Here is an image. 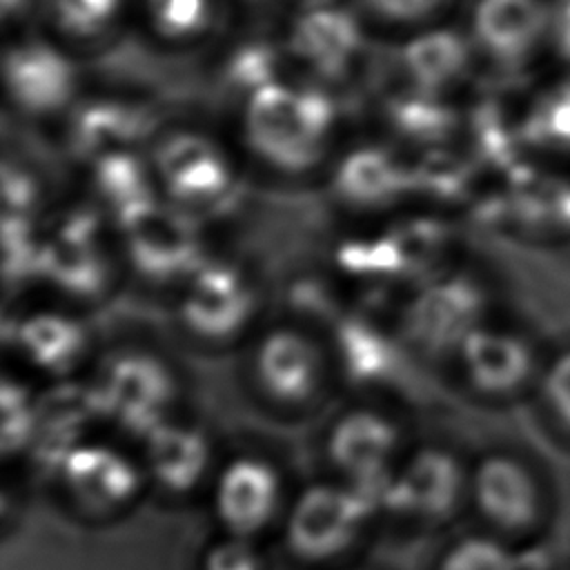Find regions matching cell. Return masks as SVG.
Wrapping results in <instances>:
<instances>
[{
	"label": "cell",
	"instance_id": "obj_1",
	"mask_svg": "<svg viewBox=\"0 0 570 570\" xmlns=\"http://www.w3.org/2000/svg\"><path fill=\"white\" fill-rule=\"evenodd\" d=\"M332 116L325 96L269 82L249 100L245 136L267 167L294 176L321 160Z\"/></svg>",
	"mask_w": 570,
	"mask_h": 570
},
{
	"label": "cell",
	"instance_id": "obj_2",
	"mask_svg": "<svg viewBox=\"0 0 570 570\" xmlns=\"http://www.w3.org/2000/svg\"><path fill=\"white\" fill-rule=\"evenodd\" d=\"M379 517L374 499L336 481H316L292 494L281 530L285 548L305 563L350 554Z\"/></svg>",
	"mask_w": 570,
	"mask_h": 570
},
{
	"label": "cell",
	"instance_id": "obj_3",
	"mask_svg": "<svg viewBox=\"0 0 570 570\" xmlns=\"http://www.w3.org/2000/svg\"><path fill=\"white\" fill-rule=\"evenodd\" d=\"M247 374L252 390L267 405L287 414L316 405L334 379L327 345L301 323L263 330L249 347Z\"/></svg>",
	"mask_w": 570,
	"mask_h": 570
},
{
	"label": "cell",
	"instance_id": "obj_4",
	"mask_svg": "<svg viewBox=\"0 0 570 570\" xmlns=\"http://www.w3.org/2000/svg\"><path fill=\"white\" fill-rule=\"evenodd\" d=\"M89 390L100 421L138 441L171 419L178 401L174 367L147 350L114 354L98 370Z\"/></svg>",
	"mask_w": 570,
	"mask_h": 570
},
{
	"label": "cell",
	"instance_id": "obj_5",
	"mask_svg": "<svg viewBox=\"0 0 570 570\" xmlns=\"http://www.w3.org/2000/svg\"><path fill=\"white\" fill-rule=\"evenodd\" d=\"M468 508L485 532L508 543L539 532L550 512V497L534 465L517 452L494 450L470 465Z\"/></svg>",
	"mask_w": 570,
	"mask_h": 570
},
{
	"label": "cell",
	"instance_id": "obj_6",
	"mask_svg": "<svg viewBox=\"0 0 570 570\" xmlns=\"http://www.w3.org/2000/svg\"><path fill=\"white\" fill-rule=\"evenodd\" d=\"M470 465L443 445H421L407 452L392 474L379 517L410 528L434 530L454 521L468 508Z\"/></svg>",
	"mask_w": 570,
	"mask_h": 570
},
{
	"label": "cell",
	"instance_id": "obj_7",
	"mask_svg": "<svg viewBox=\"0 0 570 570\" xmlns=\"http://www.w3.org/2000/svg\"><path fill=\"white\" fill-rule=\"evenodd\" d=\"M323 454L332 470V479L381 501L392 474L401 465L403 432L392 414L372 403H358L327 425L323 436Z\"/></svg>",
	"mask_w": 570,
	"mask_h": 570
},
{
	"label": "cell",
	"instance_id": "obj_8",
	"mask_svg": "<svg viewBox=\"0 0 570 570\" xmlns=\"http://www.w3.org/2000/svg\"><path fill=\"white\" fill-rule=\"evenodd\" d=\"M258 307V289L249 274L225 261H205L180 287L176 316L191 343L220 350L247 336Z\"/></svg>",
	"mask_w": 570,
	"mask_h": 570
},
{
	"label": "cell",
	"instance_id": "obj_9",
	"mask_svg": "<svg viewBox=\"0 0 570 570\" xmlns=\"http://www.w3.org/2000/svg\"><path fill=\"white\" fill-rule=\"evenodd\" d=\"M120 249L105 236L102 223L91 212H73L60 218L40 240L36 272L49 285L78 303H94L111 292Z\"/></svg>",
	"mask_w": 570,
	"mask_h": 570
},
{
	"label": "cell",
	"instance_id": "obj_10",
	"mask_svg": "<svg viewBox=\"0 0 570 570\" xmlns=\"http://www.w3.org/2000/svg\"><path fill=\"white\" fill-rule=\"evenodd\" d=\"M149 165L163 200L196 220L229 205L238 185L227 154L214 140L194 131L163 138Z\"/></svg>",
	"mask_w": 570,
	"mask_h": 570
},
{
	"label": "cell",
	"instance_id": "obj_11",
	"mask_svg": "<svg viewBox=\"0 0 570 570\" xmlns=\"http://www.w3.org/2000/svg\"><path fill=\"white\" fill-rule=\"evenodd\" d=\"M120 256L129 272L160 287H183L205 263L198 220L156 200L120 225Z\"/></svg>",
	"mask_w": 570,
	"mask_h": 570
},
{
	"label": "cell",
	"instance_id": "obj_12",
	"mask_svg": "<svg viewBox=\"0 0 570 570\" xmlns=\"http://www.w3.org/2000/svg\"><path fill=\"white\" fill-rule=\"evenodd\" d=\"M56 476L67 503L94 519L122 514L149 488L140 456L96 436L71 448L56 463Z\"/></svg>",
	"mask_w": 570,
	"mask_h": 570
},
{
	"label": "cell",
	"instance_id": "obj_13",
	"mask_svg": "<svg viewBox=\"0 0 570 570\" xmlns=\"http://www.w3.org/2000/svg\"><path fill=\"white\" fill-rule=\"evenodd\" d=\"M334 379L361 396H390L407 387L410 345L399 327L367 316H343L330 327Z\"/></svg>",
	"mask_w": 570,
	"mask_h": 570
},
{
	"label": "cell",
	"instance_id": "obj_14",
	"mask_svg": "<svg viewBox=\"0 0 570 570\" xmlns=\"http://www.w3.org/2000/svg\"><path fill=\"white\" fill-rule=\"evenodd\" d=\"M483 294L461 274H439L414 287L401 312L399 332L423 356H454L483 325Z\"/></svg>",
	"mask_w": 570,
	"mask_h": 570
},
{
	"label": "cell",
	"instance_id": "obj_15",
	"mask_svg": "<svg viewBox=\"0 0 570 570\" xmlns=\"http://www.w3.org/2000/svg\"><path fill=\"white\" fill-rule=\"evenodd\" d=\"M289 499L278 465L254 452L227 459L212 481V510L223 534L256 541L283 523Z\"/></svg>",
	"mask_w": 570,
	"mask_h": 570
},
{
	"label": "cell",
	"instance_id": "obj_16",
	"mask_svg": "<svg viewBox=\"0 0 570 570\" xmlns=\"http://www.w3.org/2000/svg\"><path fill=\"white\" fill-rule=\"evenodd\" d=\"M470 392L488 401L514 399L537 385L541 363L525 336L483 323L454 354Z\"/></svg>",
	"mask_w": 570,
	"mask_h": 570
},
{
	"label": "cell",
	"instance_id": "obj_17",
	"mask_svg": "<svg viewBox=\"0 0 570 570\" xmlns=\"http://www.w3.org/2000/svg\"><path fill=\"white\" fill-rule=\"evenodd\" d=\"M140 463L147 485L169 499H183L212 485L218 470L209 436L174 416L140 441Z\"/></svg>",
	"mask_w": 570,
	"mask_h": 570
},
{
	"label": "cell",
	"instance_id": "obj_18",
	"mask_svg": "<svg viewBox=\"0 0 570 570\" xmlns=\"http://www.w3.org/2000/svg\"><path fill=\"white\" fill-rule=\"evenodd\" d=\"M474 36L505 71H523L550 53V0H479Z\"/></svg>",
	"mask_w": 570,
	"mask_h": 570
},
{
	"label": "cell",
	"instance_id": "obj_19",
	"mask_svg": "<svg viewBox=\"0 0 570 570\" xmlns=\"http://www.w3.org/2000/svg\"><path fill=\"white\" fill-rule=\"evenodd\" d=\"M338 205L358 214H381L403 203L412 191V167L387 149L358 147L341 158L330 178Z\"/></svg>",
	"mask_w": 570,
	"mask_h": 570
},
{
	"label": "cell",
	"instance_id": "obj_20",
	"mask_svg": "<svg viewBox=\"0 0 570 570\" xmlns=\"http://www.w3.org/2000/svg\"><path fill=\"white\" fill-rule=\"evenodd\" d=\"M91 336L87 325L65 309H38L13 327L18 358L51 379L73 374L89 356Z\"/></svg>",
	"mask_w": 570,
	"mask_h": 570
},
{
	"label": "cell",
	"instance_id": "obj_21",
	"mask_svg": "<svg viewBox=\"0 0 570 570\" xmlns=\"http://www.w3.org/2000/svg\"><path fill=\"white\" fill-rule=\"evenodd\" d=\"M7 85L13 100L31 114L62 107L73 91L71 65L47 47L18 49L7 58Z\"/></svg>",
	"mask_w": 570,
	"mask_h": 570
},
{
	"label": "cell",
	"instance_id": "obj_22",
	"mask_svg": "<svg viewBox=\"0 0 570 570\" xmlns=\"http://www.w3.org/2000/svg\"><path fill=\"white\" fill-rule=\"evenodd\" d=\"M89 185L96 203L120 225L160 196L151 165L131 151H116L94 160Z\"/></svg>",
	"mask_w": 570,
	"mask_h": 570
},
{
	"label": "cell",
	"instance_id": "obj_23",
	"mask_svg": "<svg viewBox=\"0 0 570 570\" xmlns=\"http://www.w3.org/2000/svg\"><path fill=\"white\" fill-rule=\"evenodd\" d=\"M396 278L414 281L421 285L443 272V258L448 254V236L436 220L410 218L399 220L385 229Z\"/></svg>",
	"mask_w": 570,
	"mask_h": 570
},
{
	"label": "cell",
	"instance_id": "obj_24",
	"mask_svg": "<svg viewBox=\"0 0 570 570\" xmlns=\"http://www.w3.org/2000/svg\"><path fill=\"white\" fill-rule=\"evenodd\" d=\"M358 40L354 22L338 11H314L294 31L292 45L298 56L323 73H338Z\"/></svg>",
	"mask_w": 570,
	"mask_h": 570
},
{
	"label": "cell",
	"instance_id": "obj_25",
	"mask_svg": "<svg viewBox=\"0 0 570 570\" xmlns=\"http://www.w3.org/2000/svg\"><path fill=\"white\" fill-rule=\"evenodd\" d=\"M521 134L534 147L550 151H570V76L563 73L530 100Z\"/></svg>",
	"mask_w": 570,
	"mask_h": 570
},
{
	"label": "cell",
	"instance_id": "obj_26",
	"mask_svg": "<svg viewBox=\"0 0 570 570\" xmlns=\"http://www.w3.org/2000/svg\"><path fill=\"white\" fill-rule=\"evenodd\" d=\"M407 71L421 89H439L463 73L468 65L465 42L450 31H434L416 38L403 53Z\"/></svg>",
	"mask_w": 570,
	"mask_h": 570
},
{
	"label": "cell",
	"instance_id": "obj_27",
	"mask_svg": "<svg viewBox=\"0 0 570 570\" xmlns=\"http://www.w3.org/2000/svg\"><path fill=\"white\" fill-rule=\"evenodd\" d=\"M145 127L147 122L138 111L107 105L94 107L80 118L76 145L82 154L98 160L116 151H131L129 145L145 131Z\"/></svg>",
	"mask_w": 570,
	"mask_h": 570
},
{
	"label": "cell",
	"instance_id": "obj_28",
	"mask_svg": "<svg viewBox=\"0 0 570 570\" xmlns=\"http://www.w3.org/2000/svg\"><path fill=\"white\" fill-rule=\"evenodd\" d=\"M436 570H519L512 543L488 532L468 534L452 543Z\"/></svg>",
	"mask_w": 570,
	"mask_h": 570
},
{
	"label": "cell",
	"instance_id": "obj_29",
	"mask_svg": "<svg viewBox=\"0 0 570 570\" xmlns=\"http://www.w3.org/2000/svg\"><path fill=\"white\" fill-rule=\"evenodd\" d=\"M40 421V401L31 394L24 383L4 379L2 385V445L9 454L11 450H22L36 441Z\"/></svg>",
	"mask_w": 570,
	"mask_h": 570
},
{
	"label": "cell",
	"instance_id": "obj_30",
	"mask_svg": "<svg viewBox=\"0 0 570 570\" xmlns=\"http://www.w3.org/2000/svg\"><path fill=\"white\" fill-rule=\"evenodd\" d=\"M534 390L552 423L570 436V347L541 365Z\"/></svg>",
	"mask_w": 570,
	"mask_h": 570
},
{
	"label": "cell",
	"instance_id": "obj_31",
	"mask_svg": "<svg viewBox=\"0 0 570 570\" xmlns=\"http://www.w3.org/2000/svg\"><path fill=\"white\" fill-rule=\"evenodd\" d=\"M396 129L416 140H439L452 127V114L430 100L403 98L392 105Z\"/></svg>",
	"mask_w": 570,
	"mask_h": 570
},
{
	"label": "cell",
	"instance_id": "obj_32",
	"mask_svg": "<svg viewBox=\"0 0 570 570\" xmlns=\"http://www.w3.org/2000/svg\"><path fill=\"white\" fill-rule=\"evenodd\" d=\"M200 570H265V561L254 539L223 534L205 550Z\"/></svg>",
	"mask_w": 570,
	"mask_h": 570
},
{
	"label": "cell",
	"instance_id": "obj_33",
	"mask_svg": "<svg viewBox=\"0 0 570 570\" xmlns=\"http://www.w3.org/2000/svg\"><path fill=\"white\" fill-rule=\"evenodd\" d=\"M156 22L167 33L198 29L205 20V0H151Z\"/></svg>",
	"mask_w": 570,
	"mask_h": 570
},
{
	"label": "cell",
	"instance_id": "obj_34",
	"mask_svg": "<svg viewBox=\"0 0 570 570\" xmlns=\"http://www.w3.org/2000/svg\"><path fill=\"white\" fill-rule=\"evenodd\" d=\"M116 0H58L62 22L76 31H91L109 18Z\"/></svg>",
	"mask_w": 570,
	"mask_h": 570
},
{
	"label": "cell",
	"instance_id": "obj_35",
	"mask_svg": "<svg viewBox=\"0 0 570 570\" xmlns=\"http://www.w3.org/2000/svg\"><path fill=\"white\" fill-rule=\"evenodd\" d=\"M550 53L570 76V0H550Z\"/></svg>",
	"mask_w": 570,
	"mask_h": 570
},
{
	"label": "cell",
	"instance_id": "obj_36",
	"mask_svg": "<svg viewBox=\"0 0 570 570\" xmlns=\"http://www.w3.org/2000/svg\"><path fill=\"white\" fill-rule=\"evenodd\" d=\"M379 13L394 20H414L434 11L443 0H367Z\"/></svg>",
	"mask_w": 570,
	"mask_h": 570
}]
</instances>
